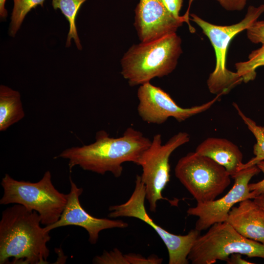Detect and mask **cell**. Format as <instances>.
<instances>
[{
    "mask_svg": "<svg viewBox=\"0 0 264 264\" xmlns=\"http://www.w3.org/2000/svg\"><path fill=\"white\" fill-rule=\"evenodd\" d=\"M194 1V0H189V5H188V8L186 12V13L187 14H189V11H190V7H191V5L193 2V1Z\"/></svg>",
    "mask_w": 264,
    "mask_h": 264,
    "instance_id": "obj_30",
    "label": "cell"
},
{
    "mask_svg": "<svg viewBox=\"0 0 264 264\" xmlns=\"http://www.w3.org/2000/svg\"><path fill=\"white\" fill-rule=\"evenodd\" d=\"M264 259V243L247 239L226 222L212 225L195 241L188 256L193 264H212L225 261L232 254Z\"/></svg>",
    "mask_w": 264,
    "mask_h": 264,
    "instance_id": "obj_6",
    "label": "cell"
},
{
    "mask_svg": "<svg viewBox=\"0 0 264 264\" xmlns=\"http://www.w3.org/2000/svg\"><path fill=\"white\" fill-rule=\"evenodd\" d=\"M6 0H0V16L2 19L6 18L7 16V11L5 7Z\"/></svg>",
    "mask_w": 264,
    "mask_h": 264,
    "instance_id": "obj_28",
    "label": "cell"
},
{
    "mask_svg": "<svg viewBox=\"0 0 264 264\" xmlns=\"http://www.w3.org/2000/svg\"><path fill=\"white\" fill-rule=\"evenodd\" d=\"M35 211L14 204L2 212L0 221V264H46L49 256V232L42 227Z\"/></svg>",
    "mask_w": 264,
    "mask_h": 264,
    "instance_id": "obj_2",
    "label": "cell"
},
{
    "mask_svg": "<svg viewBox=\"0 0 264 264\" xmlns=\"http://www.w3.org/2000/svg\"><path fill=\"white\" fill-rule=\"evenodd\" d=\"M87 0H52V5L54 10L59 9L69 22V31L66 42V46L71 44V40L73 39L79 50L82 45L78 37L75 20L82 4Z\"/></svg>",
    "mask_w": 264,
    "mask_h": 264,
    "instance_id": "obj_17",
    "label": "cell"
},
{
    "mask_svg": "<svg viewBox=\"0 0 264 264\" xmlns=\"http://www.w3.org/2000/svg\"><path fill=\"white\" fill-rule=\"evenodd\" d=\"M137 112L141 119L149 124H162L169 118L182 122L204 112L212 107L221 96L200 105L188 108L178 106L171 97L160 88L150 82L139 86L137 90Z\"/></svg>",
    "mask_w": 264,
    "mask_h": 264,
    "instance_id": "obj_10",
    "label": "cell"
},
{
    "mask_svg": "<svg viewBox=\"0 0 264 264\" xmlns=\"http://www.w3.org/2000/svg\"><path fill=\"white\" fill-rule=\"evenodd\" d=\"M44 1L45 0H13L14 6L11 18L9 34L14 37L27 13L39 5L43 7Z\"/></svg>",
    "mask_w": 264,
    "mask_h": 264,
    "instance_id": "obj_20",
    "label": "cell"
},
{
    "mask_svg": "<svg viewBox=\"0 0 264 264\" xmlns=\"http://www.w3.org/2000/svg\"><path fill=\"white\" fill-rule=\"evenodd\" d=\"M1 185L4 193L0 204H19L35 211L40 216L41 224L45 226L60 219L67 202V194L56 189L49 171L37 182L17 180L5 174Z\"/></svg>",
    "mask_w": 264,
    "mask_h": 264,
    "instance_id": "obj_4",
    "label": "cell"
},
{
    "mask_svg": "<svg viewBox=\"0 0 264 264\" xmlns=\"http://www.w3.org/2000/svg\"><path fill=\"white\" fill-rule=\"evenodd\" d=\"M264 12V4L258 7L250 5L244 18L239 22L230 25H217L209 23L195 14L192 20L202 29L209 39L215 52L216 63L214 70L207 81L210 92L217 95L228 93L243 82L236 72L227 69L226 58L228 46L231 40L240 32L246 30Z\"/></svg>",
    "mask_w": 264,
    "mask_h": 264,
    "instance_id": "obj_5",
    "label": "cell"
},
{
    "mask_svg": "<svg viewBox=\"0 0 264 264\" xmlns=\"http://www.w3.org/2000/svg\"><path fill=\"white\" fill-rule=\"evenodd\" d=\"M96 264H129L125 254L117 248L110 251H104L101 255L96 256L93 260Z\"/></svg>",
    "mask_w": 264,
    "mask_h": 264,
    "instance_id": "obj_21",
    "label": "cell"
},
{
    "mask_svg": "<svg viewBox=\"0 0 264 264\" xmlns=\"http://www.w3.org/2000/svg\"><path fill=\"white\" fill-rule=\"evenodd\" d=\"M262 129H263V131L264 132V127H262Z\"/></svg>",
    "mask_w": 264,
    "mask_h": 264,
    "instance_id": "obj_31",
    "label": "cell"
},
{
    "mask_svg": "<svg viewBox=\"0 0 264 264\" xmlns=\"http://www.w3.org/2000/svg\"><path fill=\"white\" fill-rule=\"evenodd\" d=\"M225 222L242 236L264 243V210L251 199L233 206Z\"/></svg>",
    "mask_w": 264,
    "mask_h": 264,
    "instance_id": "obj_14",
    "label": "cell"
},
{
    "mask_svg": "<svg viewBox=\"0 0 264 264\" xmlns=\"http://www.w3.org/2000/svg\"><path fill=\"white\" fill-rule=\"evenodd\" d=\"M260 171L257 165L239 171L232 177L234 179L232 187L225 196L217 200L197 202L196 206L189 208L187 214L198 218L195 229L201 232L215 223L225 222L236 203L246 199H254L248 184L252 177Z\"/></svg>",
    "mask_w": 264,
    "mask_h": 264,
    "instance_id": "obj_11",
    "label": "cell"
},
{
    "mask_svg": "<svg viewBox=\"0 0 264 264\" xmlns=\"http://www.w3.org/2000/svg\"><path fill=\"white\" fill-rule=\"evenodd\" d=\"M195 152L224 167L232 177L242 163L243 154L239 148L225 138H207L198 146Z\"/></svg>",
    "mask_w": 264,
    "mask_h": 264,
    "instance_id": "obj_15",
    "label": "cell"
},
{
    "mask_svg": "<svg viewBox=\"0 0 264 264\" xmlns=\"http://www.w3.org/2000/svg\"><path fill=\"white\" fill-rule=\"evenodd\" d=\"M189 141L188 133L180 132L162 144L161 134H156L150 146L141 156L137 165L142 167L140 176L145 186L146 199L151 212H156L158 201H170L162 195L170 180L169 158L175 150Z\"/></svg>",
    "mask_w": 264,
    "mask_h": 264,
    "instance_id": "obj_8",
    "label": "cell"
},
{
    "mask_svg": "<svg viewBox=\"0 0 264 264\" xmlns=\"http://www.w3.org/2000/svg\"><path fill=\"white\" fill-rule=\"evenodd\" d=\"M146 190L140 176L137 175L134 190L125 202L110 206L109 217H130L138 219L153 228L166 245L169 254V264H188V256L199 231L192 229L185 235L170 233L156 224L150 217L145 206Z\"/></svg>",
    "mask_w": 264,
    "mask_h": 264,
    "instance_id": "obj_9",
    "label": "cell"
},
{
    "mask_svg": "<svg viewBox=\"0 0 264 264\" xmlns=\"http://www.w3.org/2000/svg\"><path fill=\"white\" fill-rule=\"evenodd\" d=\"M253 200L264 210V195L255 198Z\"/></svg>",
    "mask_w": 264,
    "mask_h": 264,
    "instance_id": "obj_29",
    "label": "cell"
},
{
    "mask_svg": "<svg viewBox=\"0 0 264 264\" xmlns=\"http://www.w3.org/2000/svg\"><path fill=\"white\" fill-rule=\"evenodd\" d=\"M167 10L176 19L183 20L186 22L191 32L194 31V28L190 25L188 19L185 15H179V12L182 6L183 0H161Z\"/></svg>",
    "mask_w": 264,
    "mask_h": 264,
    "instance_id": "obj_23",
    "label": "cell"
},
{
    "mask_svg": "<svg viewBox=\"0 0 264 264\" xmlns=\"http://www.w3.org/2000/svg\"><path fill=\"white\" fill-rule=\"evenodd\" d=\"M70 191L67 194L66 205L60 219L55 223L44 227L46 231L60 227L75 225L84 228L88 235V241L91 244L97 243L99 235L103 230L112 228H125L128 226L127 222L120 220L97 218L89 214L82 206L79 197L83 189L78 187L69 177Z\"/></svg>",
    "mask_w": 264,
    "mask_h": 264,
    "instance_id": "obj_12",
    "label": "cell"
},
{
    "mask_svg": "<svg viewBox=\"0 0 264 264\" xmlns=\"http://www.w3.org/2000/svg\"><path fill=\"white\" fill-rule=\"evenodd\" d=\"M181 40L173 33L131 46L121 61V73L130 86L141 85L171 73L182 53Z\"/></svg>",
    "mask_w": 264,
    "mask_h": 264,
    "instance_id": "obj_3",
    "label": "cell"
},
{
    "mask_svg": "<svg viewBox=\"0 0 264 264\" xmlns=\"http://www.w3.org/2000/svg\"><path fill=\"white\" fill-rule=\"evenodd\" d=\"M242 254L234 253L231 254L225 261L228 264H253L242 258Z\"/></svg>",
    "mask_w": 264,
    "mask_h": 264,
    "instance_id": "obj_27",
    "label": "cell"
},
{
    "mask_svg": "<svg viewBox=\"0 0 264 264\" xmlns=\"http://www.w3.org/2000/svg\"><path fill=\"white\" fill-rule=\"evenodd\" d=\"M25 116L19 91L0 86V131L4 132Z\"/></svg>",
    "mask_w": 264,
    "mask_h": 264,
    "instance_id": "obj_16",
    "label": "cell"
},
{
    "mask_svg": "<svg viewBox=\"0 0 264 264\" xmlns=\"http://www.w3.org/2000/svg\"><path fill=\"white\" fill-rule=\"evenodd\" d=\"M152 140L132 127L127 128L120 137L114 138L104 130L96 133L95 141L81 147H72L64 150L54 158L68 160L70 172L75 166L86 171L104 175L110 172L115 177L123 172V163L138 164L144 152Z\"/></svg>",
    "mask_w": 264,
    "mask_h": 264,
    "instance_id": "obj_1",
    "label": "cell"
},
{
    "mask_svg": "<svg viewBox=\"0 0 264 264\" xmlns=\"http://www.w3.org/2000/svg\"><path fill=\"white\" fill-rule=\"evenodd\" d=\"M248 39L255 44H264V21H256L247 29Z\"/></svg>",
    "mask_w": 264,
    "mask_h": 264,
    "instance_id": "obj_22",
    "label": "cell"
},
{
    "mask_svg": "<svg viewBox=\"0 0 264 264\" xmlns=\"http://www.w3.org/2000/svg\"><path fill=\"white\" fill-rule=\"evenodd\" d=\"M233 106L256 140V143L253 146V154L255 155V157L246 163H242L239 166V171L242 169L256 165L258 162L264 160V132L262 127L257 125L254 120L246 116L237 104L234 103Z\"/></svg>",
    "mask_w": 264,
    "mask_h": 264,
    "instance_id": "obj_18",
    "label": "cell"
},
{
    "mask_svg": "<svg viewBox=\"0 0 264 264\" xmlns=\"http://www.w3.org/2000/svg\"><path fill=\"white\" fill-rule=\"evenodd\" d=\"M184 22L176 19L161 0H139L135 9L134 25L141 43L176 33Z\"/></svg>",
    "mask_w": 264,
    "mask_h": 264,
    "instance_id": "obj_13",
    "label": "cell"
},
{
    "mask_svg": "<svg viewBox=\"0 0 264 264\" xmlns=\"http://www.w3.org/2000/svg\"><path fill=\"white\" fill-rule=\"evenodd\" d=\"M225 10L241 11L245 7L247 0H216Z\"/></svg>",
    "mask_w": 264,
    "mask_h": 264,
    "instance_id": "obj_26",
    "label": "cell"
},
{
    "mask_svg": "<svg viewBox=\"0 0 264 264\" xmlns=\"http://www.w3.org/2000/svg\"><path fill=\"white\" fill-rule=\"evenodd\" d=\"M175 174L197 202L215 200L231 183V176L224 167L196 152L179 159Z\"/></svg>",
    "mask_w": 264,
    "mask_h": 264,
    "instance_id": "obj_7",
    "label": "cell"
},
{
    "mask_svg": "<svg viewBox=\"0 0 264 264\" xmlns=\"http://www.w3.org/2000/svg\"><path fill=\"white\" fill-rule=\"evenodd\" d=\"M129 264H160L163 259L154 255L145 258L140 254L129 253L125 254Z\"/></svg>",
    "mask_w": 264,
    "mask_h": 264,
    "instance_id": "obj_24",
    "label": "cell"
},
{
    "mask_svg": "<svg viewBox=\"0 0 264 264\" xmlns=\"http://www.w3.org/2000/svg\"><path fill=\"white\" fill-rule=\"evenodd\" d=\"M256 165L264 175V160L258 162ZM249 189L253 194L254 198L264 195V178L263 180L254 183H249Z\"/></svg>",
    "mask_w": 264,
    "mask_h": 264,
    "instance_id": "obj_25",
    "label": "cell"
},
{
    "mask_svg": "<svg viewBox=\"0 0 264 264\" xmlns=\"http://www.w3.org/2000/svg\"><path fill=\"white\" fill-rule=\"evenodd\" d=\"M264 66V44L256 50L252 51L246 61L235 64L236 72L242 78L243 82L247 83L253 80L256 76V69Z\"/></svg>",
    "mask_w": 264,
    "mask_h": 264,
    "instance_id": "obj_19",
    "label": "cell"
}]
</instances>
